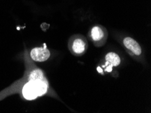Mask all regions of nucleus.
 Segmentation results:
<instances>
[{
  "label": "nucleus",
  "mask_w": 151,
  "mask_h": 113,
  "mask_svg": "<svg viewBox=\"0 0 151 113\" xmlns=\"http://www.w3.org/2000/svg\"><path fill=\"white\" fill-rule=\"evenodd\" d=\"M86 50V43L83 40L77 39L73 43V50L76 54H82Z\"/></svg>",
  "instance_id": "39448f33"
},
{
  "label": "nucleus",
  "mask_w": 151,
  "mask_h": 113,
  "mask_svg": "<svg viewBox=\"0 0 151 113\" xmlns=\"http://www.w3.org/2000/svg\"><path fill=\"white\" fill-rule=\"evenodd\" d=\"M97 70H98V71H99L100 73H102V69H101V68H100V67H98L97 68Z\"/></svg>",
  "instance_id": "6e6552de"
},
{
  "label": "nucleus",
  "mask_w": 151,
  "mask_h": 113,
  "mask_svg": "<svg viewBox=\"0 0 151 113\" xmlns=\"http://www.w3.org/2000/svg\"><path fill=\"white\" fill-rule=\"evenodd\" d=\"M108 65L109 66H107L106 67V71H112V67H113V66L111 65V64H109V63H108Z\"/></svg>",
  "instance_id": "0eeeda50"
},
{
  "label": "nucleus",
  "mask_w": 151,
  "mask_h": 113,
  "mask_svg": "<svg viewBox=\"0 0 151 113\" xmlns=\"http://www.w3.org/2000/svg\"><path fill=\"white\" fill-rule=\"evenodd\" d=\"M31 56L36 62H44L50 56V52L47 48H35L31 50Z\"/></svg>",
  "instance_id": "f03ea898"
},
{
  "label": "nucleus",
  "mask_w": 151,
  "mask_h": 113,
  "mask_svg": "<svg viewBox=\"0 0 151 113\" xmlns=\"http://www.w3.org/2000/svg\"><path fill=\"white\" fill-rule=\"evenodd\" d=\"M29 81L24 85L22 94L27 100H34L46 93L47 84L43 77L40 70H35L31 73Z\"/></svg>",
  "instance_id": "f257e3e1"
},
{
  "label": "nucleus",
  "mask_w": 151,
  "mask_h": 113,
  "mask_svg": "<svg viewBox=\"0 0 151 113\" xmlns=\"http://www.w3.org/2000/svg\"><path fill=\"white\" fill-rule=\"evenodd\" d=\"M91 37L94 41H99L104 37V33L100 27H95L91 30Z\"/></svg>",
  "instance_id": "423d86ee"
},
{
  "label": "nucleus",
  "mask_w": 151,
  "mask_h": 113,
  "mask_svg": "<svg viewBox=\"0 0 151 113\" xmlns=\"http://www.w3.org/2000/svg\"><path fill=\"white\" fill-rule=\"evenodd\" d=\"M123 44L126 47L127 49L131 50L132 52H134L137 56L141 54L142 50L138 43L135 41L131 37H126L123 40Z\"/></svg>",
  "instance_id": "7ed1b4c3"
},
{
  "label": "nucleus",
  "mask_w": 151,
  "mask_h": 113,
  "mask_svg": "<svg viewBox=\"0 0 151 113\" xmlns=\"http://www.w3.org/2000/svg\"><path fill=\"white\" fill-rule=\"evenodd\" d=\"M105 59L108 63L111 64L113 66L119 65L121 63L120 57L114 52H110L107 54L106 57H105Z\"/></svg>",
  "instance_id": "20e7f679"
}]
</instances>
